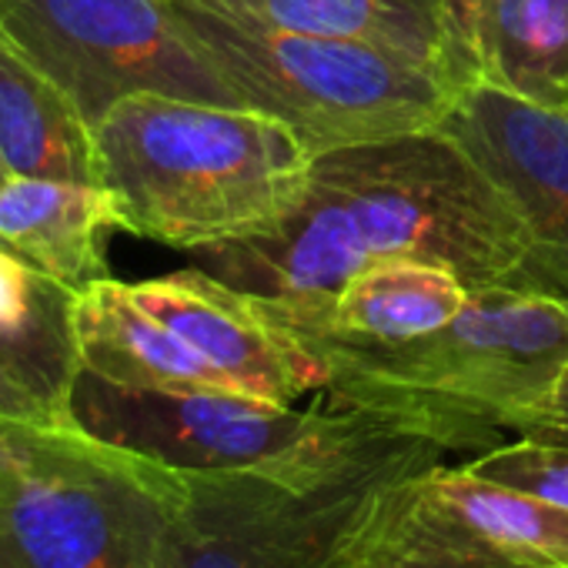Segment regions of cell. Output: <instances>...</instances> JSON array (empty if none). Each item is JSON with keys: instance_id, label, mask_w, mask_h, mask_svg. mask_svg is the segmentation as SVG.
I'll use <instances>...</instances> for the list:
<instances>
[{"instance_id": "1", "label": "cell", "mask_w": 568, "mask_h": 568, "mask_svg": "<svg viewBox=\"0 0 568 568\" xmlns=\"http://www.w3.org/2000/svg\"><path fill=\"white\" fill-rule=\"evenodd\" d=\"M378 257L452 267L471 292H538L525 224L442 128L315 154L308 184L271 227L194 251V264L271 315L318 322Z\"/></svg>"}, {"instance_id": "2", "label": "cell", "mask_w": 568, "mask_h": 568, "mask_svg": "<svg viewBox=\"0 0 568 568\" xmlns=\"http://www.w3.org/2000/svg\"><path fill=\"white\" fill-rule=\"evenodd\" d=\"M274 328L318 362L328 405L375 415L442 452H488L501 432L525 435L568 372V302L521 288L471 292L445 328L398 345Z\"/></svg>"}, {"instance_id": "3", "label": "cell", "mask_w": 568, "mask_h": 568, "mask_svg": "<svg viewBox=\"0 0 568 568\" xmlns=\"http://www.w3.org/2000/svg\"><path fill=\"white\" fill-rule=\"evenodd\" d=\"M118 227L178 251L271 227L308 184L315 154L254 108L134 94L94 124Z\"/></svg>"}, {"instance_id": "4", "label": "cell", "mask_w": 568, "mask_h": 568, "mask_svg": "<svg viewBox=\"0 0 568 568\" xmlns=\"http://www.w3.org/2000/svg\"><path fill=\"white\" fill-rule=\"evenodd\" d=\"M442 448L375 418L345 448L288 471H174L164 568H345V545L402 475Z\"/></svg>"}, {"instance_id": "5", "label": "cell", "mask_w": 568, "mask_h": 568, "mask_svg": "<svg viewBox=\"0 0 568 568\" xmlns=\"http://www.w3.org/2000/svg\"><path fill=\"white\" fill-rule=\"evenodd\" d=\"M171 468L78 425L0 428V568H164Z\"/></svg>"}, {"instance_id": "6", "label": "cell", "mask_w": 568, "mask_h": 568, "mask_svg": "<svg viewBox=\"0 0 568 568\" xmlns=\"http://www.w3.org/2000/svg\"><path fill=\"white\" fill-rule=\"evenodd\" d=\"M174 8L247 108L288 124L312 154L432 131L458 88L392 51L227 21L191 0Z\"/></svg>"}, {"instance_id": "7", "label": "cell", "mask_w": 568, "mask_h": 568, "mask_svg": "<svg viewBox=\"0 0 568 568\" xmlns=\"http://www.w3.org/2000/svg\"><path fill=\"white\" fill-rule=\"evenodd\" d=\"M71 422L124 452L174 471H288L355 442L375 415L298 408L244 392H164L78 375Z\"/></svg>"}, {"instance_id": "8", "label": "cell", "mask_w": 568, "mask_h": 568, "mask_svg": "<svg viewBox=\"0 0 568 568\" xmlns=\"http://www.w3.org/2000/svg\"><path fill=\"white\" fill-rule=\"evenodd\" d=\"M4 31L94 128L134 94L247 108L174 0H0Z\"/></svg>"}, {"instance_id": "9", "label": "cell", "mask_w": 568, "mask_h": 568, "mask_svg": "<svg viewBox=\"0 0 568 568\" xmlns=\"http://www.w3.org/2000/svg\"><path fill=\"white\" fill-rule=\"evenodd\" d=\"M345 568H568V508L432 462L375 498Z\"/></svg>"}, {"instance_id": "10", "label": "cell", "mask_w": 568, "mask_h": 568, "mask_svg": "<svg viewBox=\"0 0 568 568\" xmlns=\"http://www.w3.org/2000/svg\"><path fill=\"white\" fill-rule=\"evenodd\" d=\"M505 194L531 237L541 295L568 302V111L468 84L438 124Z\"/></svg>"}, {"instance_id": "11", "label": "cell", "mask_w": 568, "mask_h": 568, "mask_svg": "<svg viewBox=\"0 0 568 568\" xmlns=\"http://www.w3.org/2000/svg\"><path fill=\"white\" fill-rule=\"evenodd\" d=\"M134 298L168 325L227 388L267 402L295 405L308 392H322V368L295 348L261 312V305L217 281L204 267L174 271L131 284Z\"/></svg>"}, {"instance_id": "12", "label": "cell", "mask_w": 568, "mask_h": 568, "mask_svg": "<svg viewBox=\"0 0 568 568\" xmlns=\"http://www.w3.org/2000/svg\"><path fill=\"white\" fill-rule=\"evenodd\" d=\"M78 295L0 241V425H74Z\"/></svg>"}, {"instance_id": "13", "label": "cell", "mask_w": 568, "mask_h": 568, "mask_svg": "<svg viewBox=\"0 0 568 568\" xmlns=\"http://www.w3.org/2000/svg\"><path fill=\"white\" fill-rule=\"evenodd\" d=\"M191 4L267 31L372 44L448 78L458 91L478 81L445 0H191Z\"/></svg>"}, {"instance_id": "14", "label": "cell", "mask_w": 568, "mask_h": 568, "mask_svg": "<svg viewBox=\"0 0 568 568\" xmlns=\"http://www.w3.org/2000/svg\"><path fill=\"white\" fill-rule=\"evenodd\" d=\"M118 211L101 184L11 174L0 184V241L74 295L108 274Z\"/></svg>"}, {"instance_id": "15", "label": "cell", "mask_w": 568, "mask_h": 568, "mask_svg": "<svg viewBox=\"0 0 568 568\" xmlns=\"http://www.w3.org/2000/svg\"><path fill=\"white\" fill-rule=\"evenodd\" d=\"M478 81L568 111V0H445Z\"/></svg>"}, {"instance_id": "16", "label": "cell", "mask_w": 568, "mask_h": 568, "mask_svg": "<svg viewBox=\"0 0 568 568\" xmlns=\"http://www.w3.org/2000/svg\"><path fill=\"white\" fill-rule=\"evenodd\" d=\"M74 328L81 368L131 388L201 392L227 388L168 325H161L118 277H101L78 292ZM234 392V388H227Z\"/></svg>"}, {"instance_id": "17", "label": "cell", "mask_w": 568, "mask_h": 568, "mask_svg": "<svg viewBox=\"0 0 568 568\" xmlns=\"http://www.w3.org/2000/svg\"><path fill=\"white\" fill-rule=\"evenodd\" d=\"M471 288L445 264L422 257H378L355 271L335 305L318 322H288L261 312L274 325L315 328L365 345H398L445 328L468 302Z\"/></svg>"}, {"instance_id": "18", "label": "cell", "mask_w": 568, "mask_h": 568, "mask_svg": "<svg viewBox=\"0 0 568 568\" xmlns=\"http://www.w3.org/2000/svg\"><path fill=\"white\" fill-rule=\"evenodd\" d=\"M0 151L14 174L101 184L94 128L4 31H0Z\"/></svg>"}, {"instance_id": "19", "label": "cell", "mask_w": 568, "mask_h": 568, "mask_svg": "<svg viewBox=\"0 0 568 568\" xmlns=\"http://www.w3.org/2000/svg\"><path fill=\"white\" fill-rule=\"evenodd\" d=\"M468 468L498 485L518 488L558 508H568V445H548L535 438H518L478 452Z\"/></svg>"}, {"instance_id": "20", "label": "cell", "mask_w": 568, "mask_h": 568, "mask_svg": "<svg viewBox=\"0 0 568 568\" xmlns=\"http://www.w3.org/2000/svg\"><path fill=\"white\" fill-rule=\"evenodd\" d=\"M518 438H535V442H548V445H568V372L561 375L548 408Z\"/></svg>"}, {"instance_id": "21", "label": "cell", "mask_w": 568, "mask_h": 568, "mask_svg": "<svg viewBox=\"0 0 568 568\" xmlns=\"http://www.w3.org/2000/svg\"><path fill=\"white\" fill-rule=\"evenodd\" d=\"M11 174H14V171L8 168V158H4V151H0V184H4V181H8Z\"/></svg>"}, {"instance_id": "22", "label": "cell", "mask_w": 568, "mask_h": 568, "mask_svg": "<svg viewBox=\"0 0 568 568\" xmlns=\"http://www.w3.org/2000/svg\"><path fill=\"white\" fill-rule=\"evenodd\" d=\"M0 428H4V425H0Z\"/></svg>"}]
</instances>
